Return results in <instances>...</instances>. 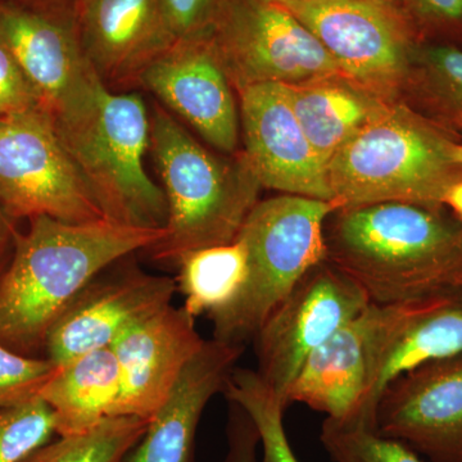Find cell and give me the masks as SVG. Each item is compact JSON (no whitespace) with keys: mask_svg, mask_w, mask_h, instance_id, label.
<instances>
[{"mask_svg":"<svg viewBox=\"0 0 462 462\" xmlns=\"http://www.w3.org/2000/svg\"><path fill=\"white\" fill-rule=\"evenodd\" d=\"M41 109L35 90L0 45V123Z\"/></svg>","mask_w":462,"mask_h":462,"instance_id":"31","label":"cell"},{"mask_svg":"<svg viewBox=\"0 0 462 462\" xmlns=\"http://www.w3.org/2000/svg\"><path fill=\"white\" fill-rule=\"evenodd\" d=\"M245 349V346L206 340L123 462H197L200 418L212 397L223 393Z\"/></svg>","mask_w":462,"mask_h":462,"instance_id":"20","label":"cell"},{"mask_svg":"<svg viewBox=\"0 0 462 462\" xmlns=\"http://www.w3.org/2000/svg\"><path fill=\"white\" fill-rule=\"evenodd\" d=\"M325 229L327 260L372 303L456 296L462 282V221L446 207L383 202L338 208Z\"/></svg>","mask_w":462,"mask_h":462,"instance_id":"2","label":"cell"},{"mask_svg":"<svg viewBox=\"0 0 462 462\" xmlns=\"http://www.w3.org/2000/svg\"><path fill=\"white\" fill-rule=\"evenodd\" d=\"M175 279L136 266L97 276L58 318L45 340L48 360L58 367L97 349L109 348L136 322L172 305Z\"/></svg>","mask_w":462,"mask_h":462,"instance_id":"12","label":"cell"},{"mask_svg":"<svg viewBox=\"0 0 462 462\" xmlns=\"http://www.w3.org/2000/svg\"><path fill=\"white\" fill-rule=\"evenodd\" d=\"M149 149L169 208L166 236L147 249L152 260L176 263L188 252L238 238L260 187L245 154L236 162L220 160L160 106L151 118Z\"/></svg>","mask_w":462,"mask_h":462,"instance_id":"4","label":"cell"},{"mask_svg":"<svg viewBox=\"0 0 462 462\" xmlns=\"http://www.w3.org/2000/svg\"><path fill=\"white\" fill-rule=\"evenodd\" d=\"M0 208L14 221L106 218L42 109L0 123Z\"/></svg>","mask_w":462,"mask_h":462,"instance_id":"8","label":"cell"},{"mask_svg":"<svg viewBox=\"0 0 462 462\" xmlns=\"http://www.w3.org/2000/svg\"><path fill=\"white\" fill-rule=\"evenodd\" d=\"M148 424L133 416L107 419L85 433L51 440L25 462H123Z\"/></svg>","mask_w":462,"mask_h":462,"instance_id":"26","label":"cell"},{"mask_svg":"<svg viewBox=\"0 0 462 462\" xmlns=\"http://www.w3.org/2000/svg\"><path fill=\"white\" fill-rule=\"evenodd\" d=\"M205 343L184 307L167 306L124 330L111 346L120 372L116 418L151 421Z\"/></svg>","mask_w":462,"mask_h":462,"instance_id":"16","label":"cell"},{"mask_svg":"<svg viewBox=\"0 0 462 462\" xmlns=\"http://www.w3.org/2000/svg\"><path fill=\"white\" fill-rule=\"evenodd\" d=\"M17 2L60 3V0H17Z\"/></svg>","mask_w":462,"mask_h":462,"instance_id":"37","label":"cell"},{"mask_svg":"<svg viewBox=\"0 0 462 462\" xmlns=\"http://www.w3.org/2000/svg\"><path fill=\"white\" fill-rule=\"evenodd\" d=\"M454 154L455 160L462 165V143H456Z\"/></svg>","mask_w":462,"mask_h":462,"instance_id":"36","label":"cell"},{"mask_svg":"<svg viewBox=\"0 0 462 462\" xmlns=\"http://www.w3.org/2000/svg\"><path fill=\"white\" fill-rule=\"evenodd\" d=\"M336 200L282 194L257 202L239 231L248 251V278L227 309L208 316L212 338L252 342L263 322L315 264L327 260L325 224Z\"/></svg>","mask_w":462,"mask_h":462,"instance_id":"6","label":"cell"},{"mask_svg":"<svg viewBox=\"0 0 462 462\" xmlns=\"http://www.w3.org/2000/svg\"><path fill=\"white\" fill-rule=\"evenodd\" d=\"M384 315L385 305L370 303L316 348L285 394L287 407L303 403L334 420L355 421Z\"/></svg>","mask_w":462,"mask_h":462,"instance_id":"19","label":"cell"},{"mask_svg":"<svg viewBox=\"0 0 462 462\" xmlns=\"http://www.w3.org/2000/svg\"><path fill=\"white\" fill-rule=\"evenodd\" d=\"M57 370L47 357L18 354L0 340V409L38 398Z\"/></svg>","mask_w":462,"mask_h":462,"instance_id":"29","label":"cell"},{"mask_svg":"<svg viewBox=\"0 0 462 462\" xmlns=\"http://www.w3.org/2000/svg\"><path fill=\"white\" fill-rule=\"evenodd\" d=\"M375 430L431 462H462V354L392 382L376 406Z\"/></svg>","mask_w":462,"mask_h":462,"instance_id":"13","label":"cell"},{"mask_svg":"<svg viewBox=\"0 0 462 462\" xmlns=\"http://www.w3.org/2000/svg\"><path fill=\"white\" fill-rule=\"evenodd\" d=\"M416 14L438 32L462 33V0H411Z\"/></svg>","mask_w":462,"mask_h":462,"instance_id":"33","label":"cell"},{"mask_svg":"<svg viewBox=\"0 0 462 462\" xmlns=\"http://www.w3.org/2000/svg\"><path fill=\"white\" fill-rule=\"evenodd\" d=\"M282 7L314 33L343 75L365 89L385 93L409 78L411 45L384 3L298 0Z\"/></svg>","mask_w":462,"mask_h":462,"instance_id":"10","label":"cell"},{"mask_svg":"<svg viewBox=\"0 0 462 462\" xmlns=\"http://www.w3.org/2000/svg\"><path fill=\"white\" fill-rule=\"evenodd\" d=\"M456 142L411 109L387 108L356 134L328 163L339 208L383 202L439 208L462 179Z\"/></svg>","mask_w":462,"mask_h":462,"instance_id":"5","label":"cell"},{"mask_svg":"<svg viewBox=\"0 0 462 462\" xmlns=\"http://www.w3.org/2000/svg\"><path fill=\"white\" fill-rule=\"evenodd\" d=\"M239 94L245 156L260 185L282 194L334 200L327 167L298 123L287 85H248Z\"/></svg>","mask_w":462,"mask_h":462,"instance_id":"14","label":"cell"},{"mask_svg":"<svg viewBox=\"0 0 462 462\" xmlns=\"http://www.w3.org/2000/svg\"><path fill=\"white\" fill-rule=\"evenodd\" d=\"M443 207L448 208L451 214L462 221V179L456 181L447 191Z\"/></svg>","mask_w":462,"mask_h":462,"instance_id":"35","label":"cell"},{"mask_svg":"<svg viewBox=\"0 0 462 462\" xmlns=\"http://www.w3.org/2000/svg\"><path fill=\"white\" fill-rule=\"evenodd\" d=\"M456 297H457L458 300H460L462 302V282L460 284V287H458L457 289V293H456Z\"/></svg>","mask_w":462,"mask_h":462,"instance_id":"39","label":"cell"},{"mask_svg":"<svg viewBox=\"0 0 462 462\" xmlns=\"http://www.w3.org/2000/svg\"><path fill=\"white\" fill-rule=\"evenodd\" d=\"M178 291L193 318L217 314L239 297L248 278V251L243 240L188 252L179 258Z\"/></svg>","mask_w":462,"mask_h":462,"instance_id":"23","label":"cell"},{"mask_svg":"<svg viewBox=\"0 0 462 462\" xmlns=\"http://www.w3.org/2000/svg\"><path fill=\"white\" fill-rule=\"evenodd\" d=\"M227 452L224 462H260L257 449L260 436L247 412L233 401H227Z\"/></svg>","mask_w":462,"mask_h":462,"instance_id":"32","label":"cell"},{"mask_svg":"<svg viewBox=\"0 0 462 462\" xmlns=\"http://www.w3.org/2000/svg\"><path fill=\"white\" fill-rule=\"evenodd\" d=\"M376 2L384 3L385 0H376Z\"/></svg>","mask_w":462,"mask_h":462,"instance_id":"40","label":"cell"},{"mask_svg":"<svg viewBox=\"0 0 462 462\" xmlns=\"http://www.w3.org/2000/svg\"><path fill=\"white\" fill-rule=\"evenodd\" d=\"M56 434L54 413L41 397L0 409V462H25Z\"/></svg>","mask_w":462,"mask_h":462,"instance_id":"28","label":"cell"},{"mask_svg":"<svg viewBox=\"0 0 462 462\" xmlns=\"http://www.w3.org/2000/svg\"><path fill=\"white\" fill-rule=\"evenodd\" d=\"M209 39L230 83L296 85L345 76L314 33L267 0H218Z\"/></svg>","mask_w":462,"mask_h":462,"instance_id":"7","label":"cell"},{"mask_svg":"<svg viewBox=\"0 0 462 462\" xmlns=\"http://www.w3.org/2000/svg\"><path fill=\"white\" fill-rule=\"evenodd\" d=\"M370 303L357 282L324 260L273 310L252 342L258 375L285 407V394L307 357Z\"/></svg>","mask_w":462,"mask_h":462,"instance_id":"9","label":"cell"},{"mask_svg":"<svg viewBox=\"0 0 462 462\" xmlns=\"http://www.w3.org/2000/svg\"><path fill=\"white\" fill-rule=\"evenodd\" d=\"M69 9L88 62L111 90L139 85L143 69L171 47L160 0H72Z\"/></svg>","mask_w":462,"mask_h":462,"instance_id":"18","label":"cell"},{"mask_svg":"<svg viewBox=\"0 0 462 462\" xmlns=\"http://www.w3.org/2000/svg\"><path fill=\"white\" fill-rule=\"evenodd\" d=\"M267 2L276 3V5H287V3L298 2V0H267Z\"/></svg>","mask_w":462,"mask_h":462,"instance_id":"38","label":"cell"},{"mask_svg":"<svg viewBox=\"0 0 462 462\" xmlns=\"http://www.w3.org/2000/svg\"><path fill=\"white\" fill-rule=\"evenodd\" d=\"M218 0H160L161 14L171 45L208 29Z\"/></svg>","mask_w":462,"mask_h":462,"instance_id":"30","label":"cell"},{"mask_svg":"<svg viewBox=\"0 0 462 462\" xmlns=\"http://www.w3.org/2000/svg\"><path fill=\"white\" fill-rule=\"evenodd\" d=\"M120 372L111 346L97 349L58 367L39 397L51 407L57 436H75L116 418Z\"/></svg>","mask_w":462,"mask_h":462,"instance_id":"22","label":"cell"},{"mask_svg":"<svg viewBox=\"0 0 462 462\" xmlns=\"http://www.w3.org/2000/svg\"><path fill=\"white\" fill-rule=\"evenodd\" d=\"M428 120L462 134V48L438 42L412 51L409 78Z\"/></svg>","mask_w":462,"mask_h":462,"instance_id":"24","label":"cell"},{"mask_svg":"<svg viewBox=\"0 0 462 462\" xmlns=\"http://www.w3.org/2000/svg\"><path fill=\"white\" fill-rule=\"evenodd\" d=\"M139 85L188 121L209 144L233 153L239 115L231 83L207 30L173 42L143 69Z\"/></svg>","mask_w":462,"mask_h":462,"instance_id":"15","label":"cell"},{"mask_svg":"<svg viewBox=\"0 0 462 462\" xmlns=\"http://www.w3.org/2000/svg\"><path fill=\"white\" fill-rule=\"evenodd\" d=\"M320 440L334 462H424L403 442L380 436L369 425L327 418Z\"/></svg>","mask_w":462,"mask_h":462,"instance_id":"27","label":"cell"},{"mask_svg":"<svg viewBox=\"0 0 462 462\" xmlns=\"http://www.w3.org/2000/svg\"><path fill=\"white\" fill-rule=\"evenodd\" d=\"M51 120L106 218L127 226H166L165 191L144 169L151 118L141 96L115 93L97 76Z\"/></svg>","mask_w":462,"mask_h":462,"instance_id":"3","label":"cell"},{"mask_svg":"<svg viewBox=\"0 0 462 462\" xmlns=\"http://www.w3.org/2000/svg\"><path fill=\"white\" fill-rule=\"evenodd\" d=\"M287 89L298 123L325 167L388 108L376 94L346 76L287 85Z\"/></svg>","mask_w":462,"mask_h":462,"instance_id":"21","label":"cell"},{"mask_svg":"<svg viewBox=\"0 0 462 462\" xmlns=\"http://www.w3.org/2000/svg\"><path fill=\"white\" fill-rule=\"evenodd\" d=\"M0 45L51 117L71 105L98 76L79 42L69 5L0 0Z\"/></svg>","mask_w":462,"mask_h":462,"instance_id":"11","label":"cell"},{"mask_svg":"<svg viewBox=\"0 0 462 462\" xmlns=\"http://www.w3.org/2000/svg\"><path fill=\"white\" fill-rule=\"evenodd\" d=\"M460 354L462 302L457 297L385 305L363 404L354 422L375 430L376 406L392 382L424 365Z\"/></svg>","mask_w":462,"mask_h":462,"instance_id":"17","label":"cell"},{"mask_svg":"<svg viewBox=\"0 0 462 462\" xmlns=\"http://www.w3.org/2000/svg\"><path fill=\"white\" fill-rule=\"evenodd\" d=\"M17 234L16 221L8 217L0 208V276L7 269L9 260L14 254Z\"/></svg>","mask_w":462,"mask_h":462,"instance_id":"34","label":"cell"},{"mask_svg":"<svg viewBox=\"0 0 462 462\" xmlns=\"http://www.w3.org/2000/svg\"><path fill=\"white\" fill-rule=\"evenodd\" d=\"M165 227L127 226L108 218L71 224L35 217L18 231L0 276V340L18 354L45 348L54 322L81 291L112 264L151 248Z\"/></svg>","mask_w":462,"mask_h":462,"instance_id":"1","label":"cell"},{"mask_svg":"<svg viewBox=\"0 0 462 462\" xmlns=\"http://www.w3.org/2000/svg\"><path fill=\"white\" fill-rule=\"evenodd\" d=\"M223 393L227 401L239 404L256 425L263 448L261 462H300L284 428L287 407L256 370L236 367Z\"/></svg>","mask_w":462,"mask_h":462,"instance_id":"25","label":"cell"}]
</instances>
